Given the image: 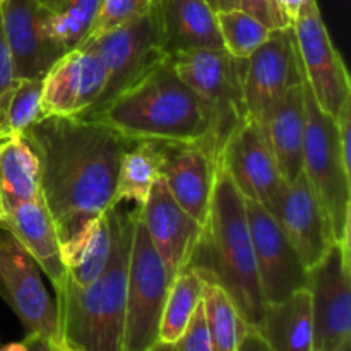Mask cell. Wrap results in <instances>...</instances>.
Masks as SVG:
<instances>
[{
    "label": "cell",
    "instance_id": "1",
    "mask_svg": "<svg viewBox=\"0 0 351 351\" xmlns=\"http://www.w3.org/2000/svg\"><path fill=\"white\" fill-rule=\"evenodd\" d=\"M23 136L40 160V191L64 247L115 204L120 163L137 141L99 120L58 115Z\"/></svg>",
    "mask_w": 351,
    "mask_h": 351
},
{
    "label": "cell",
    "instance_id": "2",
    "mask_svg": "<svg viewBox=\"0 0 351 351\" xmlns=\"http://www.w3.org/2000/svg\"><path fill=\"white\" fill-rule=\"evenodd\" d=\"M139 208L117 202L106 211L110 254L98 280L77 287L67 276L55 288L58 341L72 351H122L125 329L127 273Z\"/></svg>",
    "mask_w": 351,
    "mask_h": 351
},
{
    "label": "cell",
    "instance_id": "3",
    "mask_svg": "<svg viewBox=\"0 0 351 351\" xmlns=\"http://www.w3.org/2000/svg\"><path fill=\"white\" fill-rule=\"evenodd\" d=\"M187 267L206 283L223 288L243 322L249 328H259L266 302L247 225L245 202L219 165L208 219L202 225Z\"/></svg>",
    "mask_w": 351,
    "mask_h": 351
},
{
    "label": "cell",
    "instance_id": "4",
    "mask_svg": "<svg viewBox=\"0 0 351 351\" xmlns=\"http://www.w3.org/2000/svg\"><path fill=\"white\" fill-rule=\"evenodd\" d=\"M91 119L134 141L204 144L209 132L201 99L178 75L170 58L117 95Z\"/></svg>",
    "mask_w": 351,
    "mask_h": 351
},
{
    "label": "cell",
    "instance_id": "5",
    "mask_svg": "<svg viewBox=\"0 0 351 351\" xmlns=\"http://www.w3.org/2000/svg\"><path fill=\"white\" fill-rule=\"evenodd\" d=\"M168 58L204 106L209 132L202 146L219 163L226 141L250 119L243 89L247 58L233 57L225 48L184 51Z\"/></svg>",
    "mask_w": 351,
    "mask_h": 351
},
{
    "label": "cell",
    "instance_id": "6",
    "mask_svg": "<svg viewBox=\"0 0 351 351\" xmlns=\"http://www.w3.org/2000/svg\"><path fill=\"white\" fill-rule=\"evenodd\" d=\"M304 91L305 137L302 173L331 225L335 242L350 245L351 173L339 154L335 119L319 108L305 81Z\"/></svg>",
    "mask_w": 351,
    "mask_h": 351
},
{
    "label": "cell",
    "instance_id": "7",
    "mask_svg": "<svg viewBox=\"0 0 351 351\" xmlns=\"http://www.w3.org/2000/svg\"><path fill=\"white\" fill-rule=\"evenodd\" d=\"M82 45H89L99 55L106 71L105 88L82 119L95 117L117 95L168 58L154 9L132 23L88 38Z\"/></svg>",
    "mask_w": 351,
    "mask_h": 351
},
{
    "label": "cell",
    "instance_id": "8",
    "mask_svg": "<svg viewBox=\"0 0 351 351\" xmlns=\"http://www.w3.org/2000/svg\"><path fill=\"white\" fill-rule=\"evenodd\" d=\"M170 285L163 261L137 211L127 273L122 351H147L160 341V322Z\"/></svg>",
    "mask_w": 351,
    "mask_h": 351
},
{
    "label": "cell",
    "instance_id": "9",
    "mask_svg": "<svg viewBox=\"0 0 351 351\" xmlns=\"http://www.w3.org/2000/svg\"><path fill=\"white\" fill-rule=\"evenodd\" d=\"M0 297L23 324L26 336L58 341L57 302L50 298L40 267L0 221Z\"/></svg>",
    "mask_w": 351,
    "mask_h": 351
},
{
    "label": "cell",
    "instance_id": "10",
    "mask_svg": "<svg viewBox=\"0 0 351 351\" xmlns=\"http://www.w3.org/2000/svg\"><path fill=\"white\" fill-rule=\"evenodd\" d=\"M314 319V351H351L350 245L335 242L307 269Z\"/></svg>",
    "mask_w": 351,
    "mask_h": 351
},
{
    "label": "cell",
    "instance_id": "11",
    "mask_svg": "<svg viewBox=\"0 0 351 351\" xmlns=\"http://www.w3.org/2000/svg\"><path fill=\"white\" fill-rule=\"evenodd\" d=\"M293 33L305 82L319 108L336 119L343 103L351 98V81L341 53L329 36L317 0H304L293 21Z\"/></svg>",
    "mask_w": 351,
    "mask_h": 351
},
{
    "label": "cell",
    "instance_id": "12",
    "mask_svg": "<svg viewBox=\"0 0 351 351\" xmlns=\"http://www.w3.org/2000/svg\"><path fill=\"white\" fill-rule=\"evenodd\" d=\"M243 202L264 302L276 304L307 288V269L273 213L250 199Z\"/></svg>",
    "mask_w": 351,
    "mask_h": 351
},
{
    "label": "cell",
    "instance_id": "13",
    "mask_svg": "<svg viewBox=\"0 0 351 351\" xmlns=\"http://www.w3.org/2000/svg\"><path fill=\"white\" fill-rule=\"evenodd\" d=\"M304 81L293 24L271 31L269 38L247 58L243 89L250 119L261 122L291 88Z\"/></svg>",
    "mask_w": 351,
    "mask_h": 351
},
{
    "label": "cell",
    "instance_id": "14",
    "mask_svg": "<svg viewBox=\"0 0 351 351\" xmlns=\"http://www.w3.org/2000/svg\"><path fill=\"white\" fill-rule=\"evenodd\" d=\"M218 165L230 175L243 199L273 208L285 180L257 120L249 119L230 136Z\"/></svg>",
    "mask_w": 351,
    "mask_h": 351
},
{
    "label": "cell",
    "instance_id": "15",
    "mask_svg": "<svg viewBox=\"0 0 351 351\" xmlns=\"http://www.w3.org/2000/svg\"><path fill=\"white\" fill-rule=\"evenodd\" d=\"M105 81V65L89 45L67 51L43 77V115H84L98 101Z\"/></svg>",
    "mask_w": 351,
    "mask_h": 351
},
{
    "label": "cell",
    "instance_id": "16",
    "mask_svg": "<svg viewBox=\"0 0 351 351\" xmlns=\"http://www.w3.org/2000/svg\"><path fill=\"white\" fill-rule=\"evenodd\" d=\"M0 14L14 79H43L65 53L48 33L47 9L36 0H2Z\"/></svg>",
    "mask_w": 351,
    "mask_h": 351
},
{
    "label": "cell",
    "instance_id": "17",
    "mask_svg": "<svg viewBox=\"0 0 351 351\" xmlns=\"http://www.w3.org/2000/svg\"><path fill=\"white\" fill-rule=\"evenodd\" d=\"M160 177L175 201L197 223L204 225L215 191L218 161L201 143L156 141Z\"/></svg>",
    "mask_w": 351,
    "mask_h": 351
},
{
    "label": "cell",
    "instance_id": "18",
    "mask_svg": "<svg viewBox=\"0 0 351 351\" xmlns=\"http://www.w3.org/2000/svg\"><path fill=\"white\" fill-rule=\"evenodd\" d=\"M269 211L297 250L305 269L317 264L335 243L331 225L304 173L285 182Z\"/></svg>",
    "mask_w": 351,
    "mask_h": 351
},
{
    "label": "cell",
    "instance_id": "19",
    "mask_svg": "<svg viewBox=\"0 0 351 351\" xmlns=\"http://www.w3.org/2000/svg\"><path fill=\"white\" fill-rule=\"evenodd\" d=\"M139 215L171 283L187 266L202 225L175 201L161 177L154 180L146 202L139 208Z\"/></svg>",
    "mask_w": 351,
    "mask_h": 351
},
{
    "label": "cell",
    "instance_id": "20",
    "mask_svg": "<svg viewBox=\"0 0 351 351\" xmlns=\"http://www.w3.org/2000/svg\"><path fill=\"white\" fill-rule=\"evenodd\" d=\"M0 221L19 240L21 245L38 264L40 271L47 274L53 288L60 287L67 273L64 250L58 230L41 192L31 201L17 206L14 211L0 218Z\"/></svg>",
    "mask_w": 351,
    "mask_h": 351
},
{
    "label": "cell",
    "instance_id": "21",
    "mask_svg": "<svg viewBox=\"0 0 351 351\" xmlns=\"http://www.w3.org/2000/svg\"><path fill=\"white\" fill-rule=\"evenodd\" d=\"M153 9L168 57L223 48L216 12L204 0H154Z\"/></svg>",
    "mask_w": 351,
    "mask_h": 351
},
{
    "label": "cell",
    "instance_id": "22",
    "mask_svg": "<svg viewBox=\"0 0 351 351\" xmlns=\"http://www.w3.org/2000/svg\"><path fill=\"white\" fill-rule=\"evenodd\" d=\"M259 123L263 125L283 180H295L302 173V160H304V84L291 88Z\"/></svg>",
    "mask_w": 351,
    "mask_h": 351
},
{
    "label": "cell",
    "instance_id": "23",
    "mask_svg": "<svg viewBox=\"0 0 351 351\" xmlns=\"http://www.w3.org/2000/svg\"><path fill=\"white\" fill-rule=\"evenodd\" d=\"M257 332L273 351H314L311 291L304 288L276 304H266Z\"/></svg>",
    "mask_w": 351,
    "mask_h": 351
},
{
    "label": "cell",
    "instance_id": "24",
    "mask_svg": "<svg viewBox=\"0 0 351 351\" xmlns=\"http://www.w3.org/2000/svg\"><path fill=\"white\" fill-rule=\"evenodd\" d=\"M40 160L24 136L0 141V218L40 194Z\"/></svg>",
    "mask_w": 351,
    "mask_h": 351
},
{
    "label": "cell",
    "instance_id": "25",
    "mask_svg": "<svg viewBox=\"0 0 351 351\" xmlns=\"http://www.w3.org/2000/svg\"><path fill=\"white\" fill-rule=\"evenodd\" d=\"M65 261V276L84 288L95 283L103 273L110 254L108 215L93 219L75 239L62 247Z\"/></svg>",
    "mask_w": 351,
    "mask_h": 351
},
{
    "label": "cell",
    "instance_id": "26",
    "mask_svg": "<svg viewBox=\"0 0 351 351\" xmlns=\"http://www.w3.org/2000/svg\"><path fill=\"white\" fill-rule=\"evenodd\" d=\"M160 177V149L156 141H137L122 158L117 178V202H134L143 208L154 180Z\"/></svg>",
    "mask_w": 351,
    "mask_h": 351
},
{
    "label": "cell",
    "instance_id": "27",
    "mask_svg": "<svg viewBox=\"0 0 351 351\" xmlns=\"http://www.w3.org/2000/svg\"><path fill=\"white\" fill-rule=\"evenodd\" d=\"M204 291V280L185 266L173 278L165 302L160 322V341L177 343L199 307Z\"/></svg>",
    "mask_w": 351,
    "mask_h": 351
},
{
    "label": "cell",
    "instance_id": "28",
    "mask_svg": "<svg viewBox=\"0 0 351 351\" xmlns=\"http://www.w3.org/2000/svg\"><path fill=\"white\" fill-rule=\"evenodd\" d=\"M206 326L211 338L213 351H237L249 326L243 322L235 305L223 288L206 283L202 291Z\"/></svg>",
    "mask_w": 351,
    "mask_h": 351
},
{
    "label": "cell",
    "instance_id": "29",
    "mask_svg": "<svg viewBox=\"0 0 351 351\" xmlns=\"http://www.w3.org/2000/svg\"><path fill=\"white\" fill-rule=\"evenodd\" d=\"M99 0H58L47 10V27L64 51L74 50L88 40L98 14Z\"/></svg>",
    "mask_w": 351,
    "mask_h": 351
},
{
    "label": "cell",
    "instance_id": "30",
    "mask_svg": "<svg viewBox=\"0 0 351 351\" xmlns=\"http://www.w3.org/2000/svg\"><path fill=\"white\" fill-rule=\"evenodd\" d=\"M223 48L237 58H249L264 41L271 29L242 9L216 14Z\"/></svg>",
    "mask_w": 351,
    "mask_h": 351
},
{
    "label": "cell",
    "instance_id": "31",
    "mask_svg": "<svg viewBox=\"0 0 351 351\" xmlns=\"http://www.w3.org/2000/svg\"><path fill=\"white\" fill-rule=\"evenodd\" d=\"M41 93H43V79L31 77L14 81L5 113L7 137L23 136L34 122L43 119Z\"/></svg>",
    "mask_w": 351,
    "mask_h": 351
},
{
    "label": "cell",
    "instance_id": "32",
    "mask_svg": "<svg viewBox=\"0 0 351 351\" xmlns=\"http://www.w3.org/2000/svg\"><path fill=\"white\" fill-rule=\"evenodd\" d=\"M154 0H99L98 14L88 38L112 31L146 16L153 9Z\"/></svg>",
    "mask_w": 351,
    "mask_h": 351
},
{
    "label": "cell",
    "instance_id": "33",
    "mask_svg": "<svg viewBox=\"0 0 351 351\" xmlns=\"http://www.w3.org/2000/svg\"><path fill=\"white\" fill-rule=\"evenodd\" d=\"M240 9L256 17L271 31L285 29L293 24L281 7L280 0H242Z\"/></svg>",
    "mask_w": 351,
    "mask_h": 351
},
{
    "label": "cell",
    "instance_id": "34",
    "mask_svg": "<svg viewBox=\"0 0 351 351\" xmlns=\"http://www.w3.org/2000/svg\"><path fill=\"white\" fill-rule=\"evenodd\" d=\"M175 346H177L178 351H213L211 338H209L208 326H206L202 300L199 307L195 308L184 335L175 343Z\"/></svg>",
    "mask_w": 351,
    "mask_h": 351
},
{
    "label": "cell",
    "instance_id": "35",
    "mask_svg": "<svg viewBox=\"0 0 351 351\" xmlns=\"http://www.w3.org/2000/svg\"><path fill=\"white\" fill-rule=\"evenodd\" d=\"M336 137H338L339 154H341L343 165L351 173V98L343 103L341 110L335 119Z\"/></svg>",
    "mask_w": 351,
    "mask_h": 351
},
{
    "label": "cell",
    "instance_id": "36",
    "mask_svg": "<svg viewBox=\"0 0 351 351\" xmlns=\"http://www.w3.org/2000/svg\"><path fill=\"white\" fill-rule=\"evenodd\" d=\"M14 71H12V60H10L9 45H7L5 34H3V24H2V14H0V93L9 89L14 84Z\"/></svg>",
    "mask_w": 351,
    "mask_h": 351
},
{
    "label": "cell",
    "instance_id": "37",
    "mask_svg": "<svg viewBox=\"0 0 351 351\" xmlns=\"http://www.w3.org/2000/svg\"><path fill=\"white\" fill-rule=\"evenodd\" d=\"M237 351H273V350H271L269 345L264 341L263 336L257 332V329L249 328L245 335H243L242 341H240L239 350Z\"/></svg>",
    "mask_w": 351,
    "mask_h": 351
},
{
    "label": "cell",
    "instance_id": "38",
    "mask_svg": "<svg viewBox=\"0 0 351 351\" xmlns=\"http://www.w3.org/2000/svg\"><path fill=\"white\" fill-rule=\"evenodd\" d=\"M14 351H51V341L40 336H24L23 341L14 343Z\"/></svg>",
    "mask_w": 351,
    "mask_h": 351
},
{
    "label": "cell",
    "instance_id": "39",
    "mask_svg": "<svg viewBox=\"0 0 351 351\" xmlns=\"http://www.w3.org/2000/svg\"><path fill=\"white\" fill-rule=\"evenodd\" d=\"M10 91H12V86L5 91L0 93V141L5 139L7 132H5V113H7V103H9V96Z\"/></svg>",
    "mask_w": 351,
    "mask_h": 351
},
{
    "label": "cell",
    "instance_id": "40",
    "mask_svg": "<svg viewBox=\"0 0 351 351\" xmlns=\"http://www.w3.org/2000/svg\"><path fill=\"white\" fill-rule=\"evenodd\" d=\"M216 14L218 12H225V10H233V9H240V3L242 0H204Z\"/></svg>",
    "mask_w": 351,
    "mask_h": 351
},
{
    "label": "cell",
    "instance_id": "41",
    "mask_svg": "<svg viewBox=\"0 0 351 351\" xmlns=\"http://www.w3.org/2000/svg\"><path fill=\"white\" fill-rule=\"evenodd\" d=\"M280 3L285 12H287V16L291 19V23H293L295 17L298 16V10H300L304 0H280Z\"/></svg>",
    "mask_w": 351,
    "mask_h": 351
},
{
    "label": "cell",
    "instance_id": "42",
    "mask_svg": "<svg viewBox=\"0 0 351 351\" xmlns=\"http://www.w3.org/2000/svg\"><path fill=\"white\" fill-rule=\"evenodd\" d=\"M147 351H178L177 346H175V343H161L158 341L156 345L153 346V348H149Z\"/></svg>",
    "mask_w": 351,
    "mask_h": 351
},
{
    "label": "cell",
    "instance_id": "43",
    "mask_svg": "<svg viewBox=\"0 0 351 351\" xmlns=\"http://www.w3.org/2000/svg\"><path fill=\"white\" fill-rule=\"evenodd\" d=\"M36 2L40 3L41 7H45L47 10H50V9H53L55 5H57L58 0H36Z\"/></svg>",
    "mask_w": 351,
    "mask_h": 351
},
{
    "label": "cell",
    "instance_id": "44",
    "mask_svg": "<svg viewBox=\"0 0 351 351\" xmlns=\"http://www.w3.org/2000/svg\"><path fill=\"white\" fill-rule=\"evenodd\" d=\"M51 351H72V350L67 348V346H65L64 343L51 341Z\"/></svg>",
    "mask_w": 351,
    "mask_h": 351
},
{
    "label": "cell",
    "instance_id": "45",
    "mask_svg": "<svg viewBox=\"0 0 351 351\" xmlns=\"http://www.w3.org/2000/svg\"><path fill=\"white\" fill-rule=\"evenodd\" d=\"M0 2H2V0H0Z\"/></svg>",
    "mask_w": 351,
    "mask_h": 351
}]
</instances>
